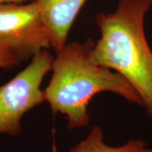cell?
I'll return each instance as SVG.
<instances>
[{"instance_id": "cell-1", "label": "cell", "mask_w": 152, "mask_h": 152, "mask_svg": "<svg viewBox=\"0 0 152 152\" xmlns=\"http://www.w3.org/2000/svg\"><path fill=\"white\" fill-rule=\"evenodd\" d=\"M94 44L90 38L81 42H67L56 52L52 77L43 90L45 102L54 114L59 113L66 117L71 130L89 125V104L100 93L115 94L141 106L140 96L124 77L91 61L90 53Z\"/></svg>"}, {"instance_id": "cell-2", "label": "cell", "mask_w": 152, "mask_h": 152, "mask_svg": "<svg viewBox=\"0 0 152 152\" xmlns=\"http://www.w3.org/2000/svg\"><path fill=\"white\" fill-rule=\"evenodd\" d=\"M152 0H119L112 13L95 17L100 37L90 53L93 64L116 72L135 90L141 107L152 118V50L144 19Z\"/></svg>"}, {"instance_id": "cell-3", "label": "cell", "mask_w": 152, "mask_h": 152, "mask_svg": "<svg viewBox=\"0 0 152 152\" xmlns=\"http://www.w3.org/2000/svg\"><path fill=\"white\" fill-rule=\"evenodd\" d=\"M53 60L48 50L43 49L24 70L0 86V134L20 135L23 115L45 102L41 85L52 71Z\"/></svg>"}, {"instance_id": "cell-4", "label": "cell", "mask_w": 152, "mask_h": 152, "mask_svg": "<svg viewBox=\"0 0 152 152\" xmlns=\"http://www.w3.org/2000/svg\"><path fill=\"white\" fill-rule=\"evenodd\" d=\"M0 40L10 45L24 61L51 47L35 1L24 4H0Z\"/></svg>"}, {"instance_id": "cell-5", "label": "cell", "mask_w": 152, "mask_h": 152, "mask_svg": "<svg viewBox=\"0 0 152 152\" xmlns=\"http://www.w3.org/2000/svg\"><path fill=\"white\" fill-rule=\"evenodd\" d=\"M48 35L51 47L57 52L67 43L75 18L87 0H34Z\"/></svg>"}, {"instance_id": "cell-6", "label": "cell", "mask_w": 152, "mask_h": 152, "mask_svg": "<svg viewBox=\"0 0 152 152\" xmlns=\"http://www.w3.org/2000/svg\"><path fill=\"white\" fill-rule=\"evenodd\" d=\"M70 152H152V148L141 139H131L119 146L109 145L104 141V130L95 125L86 137L72 147Z\"/></svg>"}, {"instance_id": "cell-7", "label": "cell", "mask_w": 152, "mask_h": 152, "mask_svg": "<svg viewBox=\"0 0 152 152\" xmlns=\"http://www.w3.org/2000/svg\"><path fill=\"white\" fill-rule=\"evenodd\" d=\"M23 58L10 45L0 40V68H11L23 61Z\"/></svg>"}, {"instance_id": "cell-8", "label": "cell", "mask_w": 152, "mask_h": 152, "mask_svg": "<svg viewBox=\"0 0 152 152\" xmlns=\"http://www.w3.org/2000/svg\"><path fill=\"white\" fill-rule=\"evenodd\" d=\"M34 0H0V4H24Z\"/></svg>"}]
</instances>
